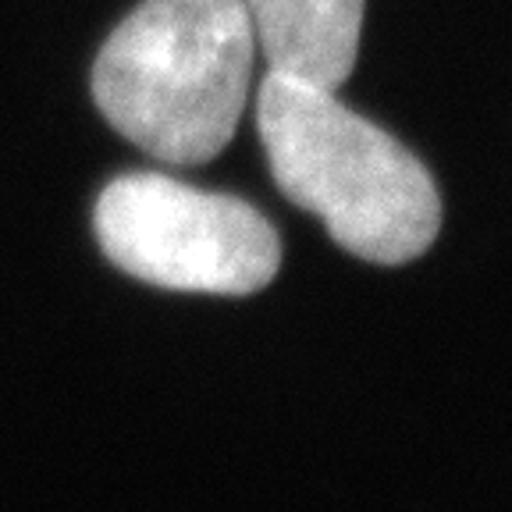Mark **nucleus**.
Listing matches in <instances>:
<instances>
[{
  "instance_id": "1",
  "label": "nucleus",
  "mask_w": 512,
  "mask_h": 512,
  "mask_svg": "<svg viewBox=\"0 0 512 512\" xmlns=\"http://www.w3.org/2000/svg\"><path fill=\"white\" fill-rule=\"evenodd\" d=\"M256 128L278 189L317 214L345 253L399 267L434 246L441 196L431 171L335 89L267 72Z\"/></svg>"
},
{
  "instance_id": "2",
  "label": "nucleus",
  "mask_w": 512,
  "mask_h": 512,
  "mask_svg": "<svg viewBox=\"0 0 512 512\" xmlns=\"http://www.w3.org/2000/svg\"><path fill=\"white\" fill-rule=\"evenodd\" d=\"M253 61L242 0H143L96 54L93 100L150 157L207 164L239 128Z\"/></svg>"
},
{
  "instance_id": "3",
  "label": "nucleus",
  "mask_w": 512,
  "mask_h": 512,
  "mask_svg": "<svg viewBox=\"0 0 512 512\" xmlns=\"http://www.w3.org/2000/svg\"><path fill=\"white\" fill-rule=\"evenodd\" d=\"M93 232L118 271L171 292L253 296L281 267L278 232L260 210L150 171L100 192Z\"/></svg>"
},
{
  "instance_id": "4",
  "label": "nucleus",
  "mask_w": 512,
  "mask_h": 512,
  "mask_svg": "<svg viewBox=\"0 0 512 512\" xmlns=\"http://www.w3.org/2000/svg\"><path fill=\"white\" fill-rule=\"evenodd\" d=\"M267 72L338 89L356 68L367 0H242Z\"/></svg>"
}]
</instances>
